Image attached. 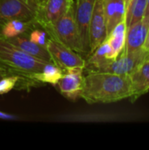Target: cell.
Segmentation results:
<instances>
[{"mask_svg": "<svg viewBox=\"0 0 149 150\" xmlns=\"http://www.w3.org/2000/svg\"><path fill=\"white\" fill-rule=\"evenodd\" d=\"M132 95V82L128 75L88 71L83 76L80 98L88 104L114 103L130 98Z\"/></svg>", "mask_w": 149, "mask_h": 150, "instance_id": "cell-1", "label": "cell"}, {"mask_svg": "<svg viewBox=\"0 0 149 150\" xmlns=\"http://www.w3.org/2000/svg\"><path fill=\"white\" fill-rule=\"evenodd\" d=\"M46 63L47 62L28 54L0 38V64L4 68L30 79L33 74L40 72Z\"/></svg>", "mask_w": 149, "mask_h": 150, "instance_id": "cell-2", "label": "cell"}, {"mask_svg": "<svg viewBox=\"0 0 149 150\" xmlns=\"http://www.w3.org/2000/svg\"><path fill=\"white\" fill-rule=\"evenodd\" d=\"M45 31L50 38L56 40L73 51L83 54L75 18V1L67 12L54 25Z\"/></svg>", "mask_w": 149, "mask_h": 150, "instance_id": "cell-3", "label": "cell"}, {"mask_svg": "<svg viewBox=\"0 0 149 150\" xmlns=\"http://www.w3.org/2000/svg\"><path fill=\"white\" fill-rule=\"evenodd\" d=\"M46 47L49 52L52 62L61 68L62 71L73 68L84 69L85 59L80 54L73 51L56 40L49 37Z\"/></svg>", "mask_w": 149, "mask_h": 150, "instance_id": "cell-4", "label": "cell"}, {"mask_svg": "<svg viewBox=\"0 0 149 150\" xmlns=\"http://www.w3.org/2000/svg\"><path fill=\"white\" fill-rule=\"evenodd\" d=\"M148 58L149 51L144 47L133 52H127L124 48L117 58L108 63L101 72L130 76L143 62Z\"/></svg>", "mask_w": 149, "mask_h": 150, "instance_id": "cell-5", "label": "cell"}, {"mask_svg": "<svg viewBox=\"0 0 149 150\" xmlns=\"http://www.w3.org/2000/svg\"><path fill=\"white\" fill-rule=\"evenodd\" d=\"M96 0H76L75 2V18L83 54H90V24Z\"/></svg>", "mask_w": 149, "mask_h": 150, "instance_id": "cell-6", "label": "cell"}, {"mask_svg": "<svg viewBox=\"0 0 149 150\" xmlns=\"http://www.w3.org/2000/svg\"><path fill=\"white\" fill-rule=\"evenodd\" d=\"M74 0H40L35 23L44 30L54 25L68 10Z\"/></svg>", "mask_w": 149, "mask_h": 150, "instance_id": "cell-7", "label": "cell"}, {"mask_svg": "<svg viewBox=\"0 0 149 150\" xmlns=\"http://www.w3.org/2000/svg\"><path fill=\"white\" fill-rule=\"evenodd\" d=\"M35 16L36 10L25 0H0V26L13 19L35 23Z\"/></svg>", "mask_w": 149, "mask_h": 150, "instance_id": "cell-8", "label": "cell"}, {"mask_svg": "<svg viewBox=\"0 0 149 150\" xmlns=\"http://www.w3.org/2000/svg\"><path fill=\"white\" fill-rule=\"evenodd\" d=\"M106 19L104 9V0H96L90 24V47L92 53L107 39Z\"/></svg>", "mask_w": 149, "mask_h": 150, "instance_id": "cell-9", "label": "cell"}, {"mask_svg": "<svg viewBox=\"0 0 149 150\" xmlns=\"http://www.w3.org/2000/svg\"><path fill=\"white\" fill-rule=\"evenodd\" d=\"M83 69L73 68L63 71L62 76L57 83L58 90L66 98L76 101L81 98V91L83 83Z\"/></svg>", "mask_w": 149, "mask_h": 150, "instance_id": "cell-10", "label": "cell"}, {"mask_svg": "<svg viewBox=\"0 0 149 150\" xmlns=\"http://www.w3.org/2000/svg\"><path fill=\"white\" fill-rule=\"evenodd\" d=\"M149 31V14L126 29L125 50L133 52L143 48Z\"/></svg>", "mask_w": 149, "mask_h": 150, "instance_id": "cell-11", "label": "cell"}, {"mask_svg": "<svg viewBox=\"0 0 149 150\" xmlns=\"http://www.w3.org/2000/svg\"><path fill=\"white\" fill-rule=\"evenodd\" d=\"M5 40L35 58H38L47 62H52L51 57H50L49 52L47 49V47L40 46L31 41L28 36L25 35V33L19 34L18 36H15L13 38L7 39Z\"/></svg>", "mask_w": 149, "mask_h": 150, "instance_id": "cell-12", "label": "cell"}, {"mask_svg": "<svg viewBox=\"0 0 149 150\" xmlns=\"http://www.w3.org/2000/svg\"><path fill=\"white\" fill-rule=\"evenodd\" d=\"M114 60L112 49L107 40H105L100 44L92 53L89 54L87 60H85V68L88 71H98L102 69L112 61Z\"/></svg>", "mask_w": 149, "mask_h": 150, "instance_id": "cell-13", "label": "cell"}, {"mask_svg": "<svg viewBox=\"0 0 149 150\" xmlns=\"http://www.w3.org/2000/svg\"><path fill=\"white\" fill-rule=\"evenodd\" d=\"M130 77L133 90V95L130 100L134 102L149 91V58L130 75Z\"/></svg>", "mask_w": 149, "mask_h": 150, "instance_id": "cell-14", "label": "cell"}, {"mask_svg": "<svg viewBox=\"0 0 149 150\" xmlns=\"http://www.w3.org/2000/svg\"><path fill=\"white\" fill-rule=\"evenodd\" d=\"M104 9L106 19L107 33L120 22L126 19V4L124 0H104Z\"/></svg>", "mask_w": 149, "mask_h": 150, "instance_id": "cell-15", "label": "cell"}, {"mask_svg": "<svg viewBox=\"0 0 149 150\" xmlns=\"http://www.w3.org/2000/svg\"><path fill=\"white\" fill-rule=\"evenodd\" d=\"M126 20L118 24L112 31L107 36V42L112 52V55L115 58L123 51L126 46Z\"/></svg>", "mask_w": 149, "mask_h": 150, "instance_id": "cell-16", "label": "cell"}, {"mask_svg": "<svg viewBox=\"0 0 149 150\" xmlns=\"http://www.w3.org/2000/svg\"><path fill=\"white\" fill-rule=\"evenodd\" d=\"M62 75L63 71L61 68L53 62H47L40 72L33 74L30 77V80L56 85Z\"/></svg>", "mask_w": 149, "mask_h": 150, "instance_id": "cell-17", "label": "cell"}, {"mask_svg": "<svg viewBox=\"0 0 149 150\" xmlns=\"http://www.w3.org/2000/svg\"><path fill=\"white\" fill-rule=\"evenodd\" d=\"M36 23H28L24 22L18 19H13L4 23L0 26V38L7 40L13 38L19 34H22L27 31L30 25Z\"/></svg>", "mask_w": 149, "mask_h": 150, "instance_id": "cell-18", "label": "cell"}, {"mask_svg": "<svg viewBox=\"0 0 149 150\" xmlns=\"http://www.w3.org/2000/svg\"><path fill=\"white\" fill-rule=\"evenodd\" d=\"M147 8V0H132L126 12V27L137 23L145 15Z\"/></svg>", "mask_w": 149, "mask_h": 150, "instance_id": "cell-19", "label": "cell"}, {"mask_svg": "<svg viewBox=\"0 0 149 150\" xmlns=\"http://www.w3.org/2000/svg\"><path fill=\"white\" fill-rule=\"evenodd\" d=\"M18 75H6L0 80V96L10 92L19 82Z\"/></svg>", "mask_w": 149, "mask_h": 150, "instance_id": "cell-20", "label": "cell"}, {"mask_svg": "<svg viewBox=\"0 0 149 150\" xmlns=\"http://www.w3.org/2000/svg\"><path fill=\"white\" fill-rule=\"evenodd\" d=\"M47 32L42 28V30L40 29H34L32 30V32L30 33L28 38L31 41L40 45V46H47Z\"/></svg>", "mask_w": 149, "mask_h": 150, "instance_id": "cell-21", "label": "cell"}, {"mask_svg": "<svg viewBox=\"0 0 149 150\" xmlns=\"http://www.w3.org/2000/svg\"><path fill=\"white\" fill-rule=\"evenodd\" d=\"M18 118L13 114H11V113H7V112H2L0 111V120H18Z\"/></svg>", "mask_w": 149, "mask_h": 150, "instance_id": "cell-22", "label": "cell"}, {"mask_svg": "<svg viewBox=\"0 0 149 150\" xmlns=\"http://www.w3.org/2000/svg\"><path fill=\"white\" fill-rule=\"evenodd\" d=\"M32 7H33L35 10H37L38 6H39V4L40 2V0H25Z\"/></svg>", "mask_w": 149, "mask_h": 150, "instance_id": "cell-23", "label": "cell"}, {"mask_svg": "<svg viewBox=\"0 0 149 150\" xmlns=\"http://www.w3.org/2000/svg\"><path fill=\"white\" fill-rule=\"evenodd\" d=\"M145 49L148 50L149 51V31H148V37H147V40L145 41V44H144V47H143Z\"/></svg>", "mask_w": 149, "mask_h": 150, "instance_id": "cell-24", "label": "cell"}, {"mask_svg": "<svg viewBox=\"0 0 149 150\" xmlns=\"http://www.w3.org/2000/svg\"><path fill=\"white\" fill-rule=\"evenodd\" d=\"M6 75H8L7 71H2V70H0V80H1L4 76H6Z\"/></svg>", "mask_w": 149, "mask_h": 150, "instance_id": "cell-25", "label": "cell"}, {"mask_svg": "<svg viewBox=\"0 0 149 150\" xmlns=\"http://www.w3.org/2000/svg\"><path fill=\"white\" fill-rule=\"evenodd\" d=\"M145 14H149V0H147V8H146Z\"/></svg>", "mask_w": 149, "mask_h": 150, "instance_id": "cell-26", "label": "cell"}, {"mask_svg": "<svg viewBox=\"0 0 149 150\" xmlns=\"http://www.w3.org/2000/svg\"><path fill=\"white\" fill-rule=\"evenodd\" d=\"M124 1H125V4H126V9H127L128 5L130 4V3H131L132 0H124Z\"/></svg>", "mask_w": 149, "mask_h": 150, "instance_id": "cell-27", "label": "cell"}, {"mask_svg": "<svg viewBox=\"0 0 149 150\" xmlns=\"http://www.w3.org/2000/svg\"><path fill=\"white\" fill-rule=\"evenodd\" d=\"M0 70H2V71H7V70L5 69V68H4L1 64H0Z\"/></svg>", "mask_w": 149, "mask_h": 150, "instance_id": "cell-28", "label": "cell"}]
</instances>
